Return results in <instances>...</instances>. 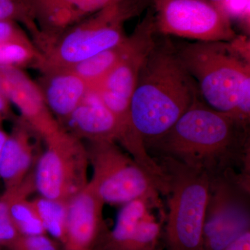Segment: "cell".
Wrapping results in <instances>:
<instances>
[{
  "instance_id": "1",
  "label": "cell",
  "mask_w": 250,
  "mask_h": 250,
  "mask_svg": "<svg viewBox=\"0 0 250 250\" xmlns=\"http://www.w3.org/2000/svg\"><path fill=\"white\" fill-rule=\"evenodd\" d=\"M152 158L167 157L212 179L250 173V125L195 100L167 132L146 143Z\"/></svg>"
},
{
  "instance_id": "2",
  "label": "cell",
  "mask_w": 250,
  "mask_h": 250,
  "mask_svg": "<svg viewBox=\"0 0 250 250\" xmlns=\"http://www.w3.org/2000/svg\"><path fill=\"white\" fill-rule=\"evenodd\" d=\"M197 91L175 47L156 41L140 72L130 103L131 125L145 146L175 124L198 98Z\"/></svg>"
},
{
  "instance_id": "3",
  "label": "cell",
  "mask_w": 250,
  "mask_h": 250,
  "mask_svg": "<svg viewBox=\"0 0 250 250\" xmlns=\"http://www.w3.org/2000/svg\"><path fill=\"white\" fill-rule=\"evenodd\" d=\"M176 51L184 68L198 84L204 103L238 119V95L245 82L250 80L246 41L238 37L228 42L195 41Z\"/></svg>"
},
{
  "instance_id": "4",
  "label": "cell",
  "mask_w": 250,
  "mask_h": 250,
  "mask_svg": "<svg viewBox=\"0 0 250 250\" xmlns=\"http://www.w3.org/2000/svg\"><path fill=\"white\" fill-rule=\"evenodd\" d=\"M154 159L164 170L167 184L164 250H202L209 178L170 158Z\"/></svg>"
},
{
  "instance_id": "5",
  "label": "cell",
  "mask_w": 250,
  "mask_h": 250,
  "mask_svg": "<svg viewBox=\"0 0 250 250\" xmlns=\"http://www.w3.org/2000/svg\"><path fill=\"white\" fill-rule=\"evenodd\" d=\"M145 0H123L108 6L67 29L42 52L39 70L69 68L127 37L124 24L144 9Z\"/></svg>"
},
{
  "instance_id": "6",
  "label": "cell",
  "mask_w": 250,
  "mask_h": 250,
  "mask_svg": "<svg viewBox=\"0 0 250 250\" xmlns=\"http://www.w3.org/2000/svg\"><path fill=\"white\" fill-rule=\"evenodd\" d=\"M116 143L88 142L85 146L93 170L90 187L105 205H124L146 199L166 214L162 195L155 181Z\"/></svg>"
},
{
  "instance_id": "7",
  "label": "cell",
  "mask_w": 250,
  "mask_h": 250,
  "mask_svg": "<svg viewBox=\"0 0 250 250\" xmlns=\"http://www.w3.org/2000/svg\"><path fill=\"white\" fill-rule=\"evenodd\" d=\"M250 231V174L230 170L209 179L202 250H225Z\"/></svg>"
},
{
  "instance_id": "8",
  "label": "cell",
  "mask_w": 250,
  "mask_h": 250,
  "mask_svg": "<svg viewBox=\"0 0 250 250\" xmlns=\"http://www.w3.org/2000/svg\"><path fill=\"white\" fill-rule=\"evenodd\" d=\"M44 142L45 151L33 173L36 190L41 196L67 203L89 182L86 146L63 127Z\"/></svg>"
},
{
  "instance_id": "9",
  "label": "cell",
  "mask_w": 250,
  "mask_h": 250,
  "mask_svg": "<svg viewBox=\"0 0 250 250\" xmlns=\"http://www.w3.org/2000/svg\"><path fill=\"white\" fill-rule=\"evenodd\" d=\"M156 33L200 42L238 37L226 11L206 0H152Z\"/></svg>"
},
{
  "instance_id": "10",
  "label": "cell",
  "mask_w": 250,
  "mask_h": 250,
  "mask_svg": "<svg viewBox=\"0 0 250 250\" xmlns=\"http://www.w3.org/2000/svg\"><path fill=\"white\" fill-rule=\"evenodd\" d=\"M156 34L154 14L150 11L132 33L134 42L129 52L93 89L116 117L123 130L131 126L130 103L141 68L155 45Z\"/></svg>"
},
{
  "instance_id": "11",
  "label": "cell",
  "mask_w": 250,
  "mask_h": 250,
  "mask_svg": "<svg viewBox=\"0 0 250 250\" xmlns=\"http://www.w3.org/2000/svg\"><path fill=\"white\" fill-rule=\"evenodd\" d=\"M104 205L89 184L67 202L62 250H101L110 230Z\"/></svg>"
},
{
  "instance_id": "12",
  "label": "cell",
  "mask_w": 250,
  "mask_h": 250,
  "mask_svg": "<svg viewBox=\"0 0 250 250\" xmlns=\"http://www.w3.org/2000/svg\"><path fill=\"white\" fill-rule=\"evenodd\" d=\"M0 93L18 108L21 117L43 141L62 129L36 83L22 69L0 67Z\"/></svg>"
},
{
  "instance_id": "13",
  "label": "cell",
  "mask_w": 250,
  "mask_h": 250,
  "mask_svg": "<svg viewBox=\"0 0 250 250\" xmlns=\"http://www.w3.org/2000/svg\"><path fill=\"white\" fill-rule=\"evenodd\" d=\"M123 0H23L41 33L44 50L64 31L108 6Z\"/></svg>"
},
{
  "instance_id": "14",
  "label": "cell",
  "mask_w": 250,
  "mask_h": 250,
  "mask_svg": "<svg viewBox=\"0 0 250 250\" xmlns=\"http://www.w3.org/2000/svg\"><path fill=\"white\" fill-rule=\"evenodd\" d=\"M61 125L70 134L88 142L118 143L122 132L116 117L93 90Z\"/></svg>"
},
{
  "instance_id": "15",
  "label": "cell",
  "mask_w": 250,
  "mask_h": 250,
  "mask_svg": "<svg viewBox=\"0 0 250 250\" xmlns=\"http://www.w3.org/2000/svg\"><path fill=\"white\" fill-rule=\"evenodd\" d=\"M36 82L45 104L61 125L83 101L90 88L88 83L68 68L41 70Z\"/></svg>"
},
{
  "instance_id": "16",
  "label": "cell",
  "mask_w": 250,
  "mask_h": 250,
  "mask_svg": "<svg viewBox=\"0 0 250 250\" xmlns=\"http://www.w3.org/2000/svg\"><path fill=\"white\" fill-rule=\"evenodd\" d=\"M36 138L40 136L22 117H16L0 159V179L5 189L17 187L30 174L37 156Z\"/></svg>"
},
{
  "instance_id": "17",
  "label": "cell",
  "mask_w": 250,
  "mask_h": 250,
  "mask_svg": "<svg viewBox=\"0 0 250 250\" xmlns=\"http://www.w3.org/2000/svg\"><path fill=\"white\" fill-rule=\"evenodd\" d=\"M154 210L161 213L155 205L146 199H138L122 207L113 229L109 230L101 250H134L142 233L148 215Z\"/></svg>"
},
{
  "instance_id": "18",
  "label": "cell",
  "mask_w": 250,
  "mask_h": 250,
  "mask_svg": "<svg viewBox=\"0 0 250 250\" xmlns=\"http://www.w3.org/2000/svg\"><path fill=\"white\" fill-rule=\"evenodd\" d=\"M134 42L132 34L121 43L75 64L68 69L84 80L90 90L98 86L124 58Z\"/></svg>"
},
{
  "instance_id": "19",
  "label": "cell",
  "mask_w": 250,
  "mask_h": 250,
  "mask_svg": "<svg viewBox=\"0 0 250 250\" xmlns=\"http://www.w3.org/2000/svg\"><path fill=\"white\" fill-rule=\"evenodd\" d=\"M31 202L46 233H49L61 245L65 234L67 203L42 196L31 200Z\"/></svg>"
},
{
  "instance_id": "20",
  "label": "cell",
  "mask_w": 250,
  "mask_h": 250,
  "mask_svg": "<svg viewBox=\"0 0 250 250\" xmlns=\"http://www.w3.org/2000/svg\"><path fill=\"white\" fill-rule=\"evenodd\" d=\"M41 61L42 54L31 39L0 43V67L38 68Z\"/></svg>"
},
{
  "instance_id": "21",
  "label": "cell",
  "mask_w": 250,
  "mask_h": 250,
  "mask_svg": "<svg viewBox=\"0 0 250 250\" xmlns=\"http://www.w3.org/2000/svg\"><path fill=\"white\" fill-rule=\"evenodd\" d=\"M0 21L21 23L30 32L36 45L40 42L39 27L23 0H0Z\"/></svg>"
},
{
  "instance_id": "22",
  "label": "cell",
  "mask_w": 250,
  "mask_h": 250,
  "mask_svg": "<svg viewBox=\"0 0 250 250\" xmlns=\"http://www.w3.org/2000/svg\"><path fill=\"white\" fill-rule=\"evenodd\" d=\"M9 213V202L6 194L0 196V247L6 250L21 236Z\"/></svg>"
},
{
  "instance_id": "23",
  "label": "cell",
  "mask_w": 250,
  "mask_h": 250,
  "mask_svg": "<svg viewBox=\"0 0 250 250\" xmlns=\"http://www.w3.org/2000/svg\"><path fill=\"white\" fill-rule=\"evenodd\" d=\"M61 245L45 234L21 235L6 250H61Z\"/></svg>"
},
{
  "instance_id": "24",
  "label": "cell",
  "mask_w": 250,
  "mask_h": 250,
  "mask_svg": "<svg viewBox=\"0 0 250 250\" xmlns=\"http://www.w3.org/2000/svg\"><path fill=\"white\" fill-rule=\"evenodd\" d=\"M29 37L19 23L10 21H0V43L11 41L28 40Z\"/></svg>"
},
{
  "instance_id": "25",
  "label": "cell",
  "mask_w": 250,
  "mask_h": 250,
  "mask_svg": "<svg viewBox=\"0 0 250 250\" xmlns=\"http://www.w3.org/2000/svg\"><path fill=\"white\" fill-rule=\"evenodd\" d=\"M225 250H250V231L242 235Z\"/></svg>"
},
{
  "instance_id": "26",
  "label": "cell",
  "mask_w": 250,
  "mask_h": 250,
  "mask_svg": "<svg viewBox=\"0 0 250 250\" xmlns=\"http://www.w3.org/2000/svg\"><path fill=\"white\" fill-rule=\"evenodd\" d=\"M16 116H15L11 109V103L9 100L5 98L4 95L0 93V119L3 121L6 119H16Z\"/></svg>"
},
{
  "instance_id": "27",
  "label": "cell",
  "mask_w": 250,
  "mask_h": 250,
  "mask_svg": "<svg viewBox=\"0 0 250 250\" xmlns=\"http://www.w3.org/2000/svg\"><path fill=\"white\" fill-rule=\"evenodd\" d=\"M2 119H0V159H1V153H2L3 147H4V143L6 142V139L8 137V134H6L3 128Z\"/></svg>"
},
{
  "instance_id": "28",
  "label": "cell",
  "mask_w": 250,
  "mask_h": 250,
  "mask_svg": "<svg viewBox=\"0 0 250 250\" xmlns=\"http://www.w3.org/2000/svg\"><path fill=\"white\" fill-rule=\"evenodd\" d=\"M206 1H209V2L213 3V4L220 5L223 4V3L225 2L227 0H206Z\"/></svg>"
},
{
  "instance_id": "29",
  "label": "cell",
  "mask_w": 250,
  "mask_h": 250,
  "mask_svg": "<svg viewBox=\"0 0 250 250\" xmlns=\"http://www.w3.org/2000/svg\"><path fill=\"white\" fill-rule=\"evenodd\" d=\"M0 250H2V248H1V247H0Z\"/></svg>"
}]
</instances>
